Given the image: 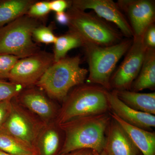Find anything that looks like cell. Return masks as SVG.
Wrapping results in <instances>:
<instances>
[{"instance_id": "5", "label": "cell", "mask_w": 155, "mask_h": 155, "mask_svg": "<svg viewBox=\"0 0 155 155\" xmlns=\"http://www.w3.org/2000/svg\"><path fill=\"white\" fill-rule=\"evenodd\" d=\"M132 39L122 40L109 46H84L89 66L88 84L99 85L108 91L111 89L110 80L116 65L127 52Z\"/></svg>"}, {"instance_id": "25", "label": "cell", "mask_w": 155, "mask_h": 155, "mask_svg": "<svg viewBox=\"0 0 155 155\" xmlns=\"http://www.w3.org/2000/svg\"><path fill=\"white\" fill-rule=\"evenodd\" d=\"M19 58L13 55H0V79H8L11 70Z\"/></svg>"}, {"instance_id": "31", "label": "cell", "mask_w": 155, "mask_h": 155, "mask_svg": "<svg viewBox=\"0 0 155 155\" xmlns=\"http://www.w3.org/2000/svg\"><path fill=\"white\" fill-rule=\"evenodd\" d=\"M0 155H11L8 154V153L5 152L2 150H0Z\"/></svg>"}, {"instance_id": "32", "label": "cell", "mask_w": 155, "mask_h": 155, "mask_svg": "<svg viewBox=\"0 0 155 155\" xmlns=\"http://www.w3.org/2000/svg\"><path fill=\"white\" fill-rule=\"evenodd\" d=\"M96 155H108L107 154V153L104 151L103 150L101 153H100L99 154H97Z\"/></svg>"}, {"instance_id": "30", "label": "cell", "mask_w": 155, "mask_h": 155, "mask_svg": "<svg viewBox=\"0 0 155 155\" xmlns=\"http://www.w3.org/2000/svg\"><path fill=\"white\" fill-rule=\"evenodd\" d=\"M96 153L90 149H81L76 150L61 155H96Z\"/></svg>"}, {"instance_id": "17", "label": "cell", "mask_w": 155, "mask_h": 155, "mask_svg": "<svg viewBox=\"0 0 155 155\" xmlns=\"http://www.w3.org/2000/svg\"><path fill=\"white\" fill-rule=\"evenodd\" d=\"M119 99L136 110L155 114V92L141 93L129 90L113 91Z\"/></svg>"}, {"instance_id": "18", "label": "cell", "mask_w": 155, "mask_h": 155, "mask_svg": "<svg viewBox=\"0 0 155 155\" xmlns=\"http://www.w3.org/2000/svg\"><path fill=\"white\" fill-rule=\"evenodd\" d=\"M155 87V49H147L138 76L132 84L134 91L153 90Z\"/></svg>"}, {"instance_id": "2", "label": "cell", "mask_w": 155, "mask_h": 155, "mask_svg": "<svg viewBox=\"0 0 155 155\" xmlns=\"http://www.w3.org/2000/svg\"><path fill=\"white\" fill-rule=\"evenodd\" d=\"M79 56L67 57L54 63L35 86L53 100L63 102L70 90L84 83L88 70L80 66Z\"/></svg>"}, {"instance_id": "29", "label": "cell", "mask_w": 155, "mask_h": 155, "mask_svg": "<svg viewBox=\"0 0 155 155\" xmlns=\"http://www.w3.org/2000/svg\"><path fill=\"white\" fill-rule=\"evenodd\" d=\"M56 21L59 24L64 25H68L69 23V17L67 12H60L55 14Z\"/></svg>"}, {"instance_id": "27", "label": "cell", "mask_w": 155, "mask_h": 155, "mask_svg": "<svg viewBox=\"0 0 155 155\" xmlns=\"http://www.w3.org/2000/svg\"><path fill=\"white\" fill-rule=\"evenodd\" d=\"M49 5L51 11L55 13L64 12L71 5L70 1L66 0H53L49 1Z\"/></svg>"}, {"instance_id": "12", "label": "cell", "mask_w": 155, "mask_h": 155, "mask_svg": "<svg viewBox=\"0 0 155 155\" xmlns=\"http://www.w3.org/2000/svg\"><path fill=\"white\" fill-rule=\"evenodd\" d=\"M125 13L134 37H141L147 28L154 23V2L150 0H119L116 2Z\"/></svg>"}, {"instance_id": "6", "label": "cell", "mask_w": 155, "mask_h": 155, "mask_svg": "<svg viewBox=\"0 0 155 155\" xmlns=\"http://www.w3.org/2000/svg\"><path fill=\"white\" fill-rule=\"evenodd\" d=\"M40 24L38 20L25 15L0 28V55H10L20 59L40 51L32 37L34 29Z\"/></svg>"}, {"instance_id": "15", "label": "cell", "mask_w": 155, "mask_h": 155, "mask_svg": "<svg viewBox=\"0 0 155 155\" xmlns=\"http://www.w3.org/2000/svg\"><path fill=\"white\" fill-rule=\"evenodd\" d=\"M64 134L55 122L46 124L36 139L34 148L37 155H58L63 145Z\"/></svg>"}, {"instance_id": "20", "label": "cell", "mask_w": 155, "mask_h": 155, "mask_svg": "<svg viewBox=\"0 0 155 155\" xmlns=\"http://www.w3.org/2000/svg\"><path fill=\"white\" fill-rule=\"evenodd\" d=\"M0 150L11 155H37L34 147L1 129Z\"/></svg>"}, {"instance_id": "28", "label": "cell", "mask_w": 155, "mask_h": 155, "mask_svg": "<svg viewBox=\"0 0 155 155\" xmlns=\"http://www.w3.org/2000/svg\"><path fill=\"white\" fill-rule=\"evenodd\" d=\"M11 101L0 102V129L10 114L11 108Z\"/></svg>"}, {"instance_id": "7", "label": "cell", "mask_w": 155, "mask_h": 155, "mask_svg": "<svg viewBox=\"0 0 155 155\" xmlns=\"http://www.w3.org/2000/svg\"><path fill=\"white\" fill-rule=\"evenodd\" d=\"M15 98L11 100L10 114L0 129L34 147L39 134L46 124L19 104Z\"/></svg>"}, {"instance_id": "24", "label": "cell", "mask_w": 155, "mask_h": 155, "mask_svg": "<svg viewBox=\"0 0 155 155\" xmlns=\"http://www.w3.org/2000/svg\"><path fill=\"white\" fill-rule=\"evenodd\" d=\"M49 1H36L31 6L26 15L36 20L45 19L51 12Z\"/></svg>"}, {"instance_id": "21", "label": "cell", "mask_w": 155, "mask_h": 155, "mask_svg": "<svg viewBox=\"0 0 155 155\" xmlns=\"http://www.w3.org/2000/svg\"><path fill=\"white\" fill-rule=\"evenodd\" d=\"M83 42L77 35L72 31L57 37L54 44V63L66 57L67 53L70 50L75 48L83 47Z\"/></svg>"}, {"instance_id": "4", "label": "cell", "mask_w": 155, "mask_h": 155, "mask_svg": "<svg viewBox=\"0 0 155 155\" xmlns=\"http://www.w3.org/2000/svg\"><path fill=\"white\" fill-rule=\"evenodd\" d=\"M69 31L77 35L85 45L106 47L116 44L122 34L94 13H88L70 5L67 10Z\"/></svg>"}, {"instance_id": "23", "label": "cell", "mask_w": 155, "mask_h": 155, "mask_svg": "<svg viewBox=\"0 0 155 155\" xmlns=\"http://www.w3.org/2000/svg\"><path fill=\"white\" fill-rule=\"evenodd\" d=\"M24 88L20 84L0 79V102L16 97Z\"/></svg>"}, {"instance_id": "19", "label": "cell", "mask_w": 155, "mask_h": 155, "mask_svg": "<svg viewBox=\"0 0 155 155\" xmlns=\"http://www.w3.org/2000/svg\"><path fill=\"white\" fill-rule=\"evenodd\" d=\"M36 1L0 0V28L26 15Z\"/></svg>"}, {"instance_id": "3", "label": "cell", "mask_w": 155, "mask_h": 155, "mask_svg": "<svg viewBox=\"0 0 155 155\" xmlns=\"http://www.w3.org/2000/svg\"><path fill=\"white\" fill-rule=\"evenodd\" d=\"M107 90L99 85L83 84L75 87L63 101L55 120L57 125L80 117L107 114L110 109Z\"/></svg>"}, {"instance_id": "22", "label": "cell", "mask_w": 155, "mask_h": 155, "mask_svg": "<svg viewBox=\"0 0 155 155\" xmlns=\"http://www.w3.org/2000/svg\"><path fill=\"white\" fill-rule=\"evenodd\" d=\"M53 25L47 26L40 24L35 28L32 31V38L36 42L54 44L57 36L53 32Z\"/></svg>"}, {"instance_id": "11", "label": "cell", "mask_w": 155, "mask_h": 155, "mask_svg": "<svg viewBox=\"0 0 155 155\" xmlns=\"http://www.w3.org/2000/svg\"><path fill=\"white\" fill-rule=\"evenodd\" d=\"M15 98L45 124L55 122L59 109L53 100L35 85L24 88Z\"/></svg>"}, {"instance_id": "8", "label": "cell", "mask_w": 155, "mask_h": 155, "mask_svg": "<svg viewBox=\"0 0 155 155\" xmlns=\"http://www.w3.org/2000/svg\"><path fill=\"white\" fill-rule=\"evenodd\" d=\"M54 63L52 53L40 50L29 57L19 59L11 70L8 79L24 88L35 86Z\"/></svg>"}, {"instance_id": "26", "label": "cell", "mask_w": 155, "mask_h": 155, "mask_svg": "<svg viewBox=\"0 0 155 155\" xmlns=\"http://www.w3.org/2000/svg\"><path fill=\"white\" fill-rule=\"evenodd\" d=\"M143 42L147 49H155V25H150L142 36Z\"/></svg>"}, {"instance_id": "1", "label": "cell", "mask_w": 155, "mask_h": 155, "mask_svg": "<svg viewBox=\"0 0 155 155\" xmlns=\"http://www.w3.org/2000/svg\"><path fill=\"white\" fill-rule=\"evenodd\" d=\"M111 117L104 114L80 117L58 125L64 135L59 155L81 149L99 154L104 150L106 133Z\"/></svg>"}, {"instance_id": "9", "label": "cell", "mask_w": 155, "mask_h": 155, "mask_svg": "<svg viewBox=\"0 0 155 155\" xmlns=\"http://www.w3.org/2000/svg\"><path fill=\"white\" fill-rule=\"evenodd\" d=\"M147 49L141 37H134L126 56L110 80L114 90H129L140 72Z\"/></svg>"}, {"instance_id": "16", "label": "cell", "mask_w": 155, "mask_h": 155, "mask_svg": "<svg viewBox=\"0 0 155 155\" xmlns=\"http://www.w3.org/2000/svg\"><path fill=\"white\" fill-rule=\"evenodd\" d=\"M111 118L116 121L127 133L129 138L143 155H155V134L130 125L112 112Z\"/></svg>"}, {"instance_id": "10", "label": "cell", "mask_w": 155, "mask_h": 155, "mask_svg": "<svg viewBox=\"0 0 155 155\" xmlns=\"http://www.w3.org/2000/svg\"><path fill=\"white\" fill-rule=\"evenodd\" d=\"M70 4L73 8L82 11L93 10L98 17L114 23L122 35L133 38V31L126 16L112 0H73Z\"/></svg>"}, {"instance_id": "14", "label": "cell", "mask_w": 155, "mask_h": 155, "mask_svg": "<svg viewBox=\"0 0 155 155\" xmlns=\"http://www.w3.org/2000/svg\"><path fill=\"white\" fill-rule=\"evenodd\" d=\"M106 135L104 150L108 155H137L139 150L127 133L111 118Z\"/></svg>"}, {"instance_id": "13", "label": "cell", "mask_w": 155, "mask_h": 155, "mask_svg": "<svg viewBox=\"0 0 155 155\" xmlns=\"http://www.w3.org/2000/svg\"><path fill=\"white\" fill-rule=\"evenodd\" d=\"M106 96L110 109L124 122L146 130L155 126V115L130 108L122 101L114 91L107 90Z\"/></svg>"}]
</instances>
